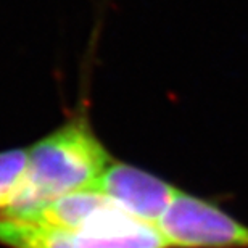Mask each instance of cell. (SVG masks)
Instances as JSON below:
<instances>
[{
  "label": "cell",
  "instance_id": "6da1fadb",
  "mask_svg": "<svg viewBox=\"0 0 248 248\" xmlns=\"http://www.w3.org/2000/svg\"><path fill=\"white\" fill-rule=\"evenodd\" d=\"M111 158L86 118H73L28 148V166L0 216L28 221L57 198L93 188Z\"/></svg>",
  "mask_w": 248,
  "mask_h": 248
},
{
  "label": "cell",
  "instance_id": "7a4b0ae2",
  "mask_svg": "<svg viewBox=\"0 0 248 248\" xmlns=\"http://www.w3.org/2000/svg\"><path fill=\"white\" fill-rule=\"evenodd\" d=\"M0 244L10 248H170L155 226L129 215L111 198L79 229L0 216Z\"/></svg>",
  "mask_w": 248,
  "mask_h": 248
},
{
  "label": "cell",
  "instance_id": "3957f363",
  "mask_svg": "<svg viewBox=\"0 0 248 248\" xmlns=\"http://www.w3.org/2000/svg\"><path fill=\"white\" fill-rule=\"evenodd\" d=\"M156 229L170 248H248V226L181 190Z\"/></svg>",
  "mask_w": 248,
  "mask_h": 248
},
{
  "label": "cell",
  "instance_id": "277c9868",
  "mask_svg": "<svg viewBox=\"0 0 248 248\" xmlns=\"http://www.w3.org/2000/svg\"><path fill=\"white\" fill-rule=\"evenodd\" d=\"M129 215L158 226L177 195V188L150 172L126 163H110L93 186Z\"/></svg>",
  "mask_w": 248,
  "mask_h": 248
},
{
  "label": "cell",
  "instance_id": "5b68a950",
  "mask_svg": "<svg viewBox=\"0 0 248 248\" xmlns=\"http://www.w3.org/2000/svg\"><path fill=\"white\" fill-rule=\"evenodd\" d=\"M26 166L28 150L15 148V150L0 152V193L7 198V202L10 193L13 192V188L18 186V182L24 176Z\"/></svg>",
  "mask_w": 248,
  "mask_h": 248
},
{
  "label": "cell",
  "instance_id": "8992f818",
  "mask_svg": "<svg viewBox=\"0 0 248 248\" xmlns=\"http://www.w3.org/2000/svg\"><path fill=\"white\" fill-rule=\"evenodd\" d=\"M5 205H7V198H5L2 193H0V213H2V210L5 208Z\"/></svg>",
  "mask_w": 248,
  "mask_h": 248
}]
</instances>
